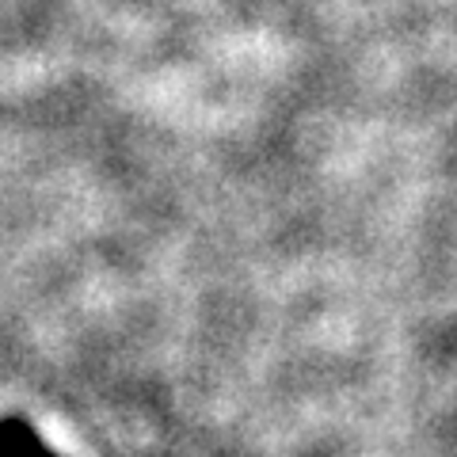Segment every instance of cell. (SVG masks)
Wrapping results in <instances>:
<instances>
[{
  "instance_id": "cell-1",
  "label": "cell",
  "mask_w": 457,
  "mask_h": 457,
  "mask_svg": "<svg viewBox=\"0 0 457 457\" xmlns=\"http://www.w3.org/2000/svg\"><path fill=\"white\" fill-rule=\"evenodd\" d=\"M0 457H57L23 420H0Z\"/></svg>"
}]
</instances>
